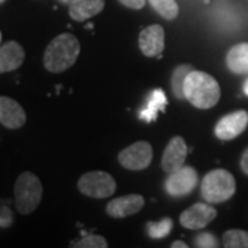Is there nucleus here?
<instances>
[{
  "instance_id": "obj_1",
  "label": "nucleus",
  "mask_w": 248,
  "mask_h": 248,
  "mask_svg": "<svg viewBox=\"0 0 248 248\" xmlns=\"http://www.w3.org/2000/svg\"><path fill=\"white\" fill-rule=\"evenodd\" d=\"M184 94L192 105L197 109H211L221 99L219 83L211 75L202 71L190 72L186 76Z\"/></svg>"
},
{
  "instance_id": "obj_2",
  "label": "nucleus",
  "mask_w": 248,
  "mask_h": 248,
  "mask_svg": "<svg viewBox=\"0 0 248 248\" xmlns=\"http://www.w3.org/2000/svg\"><path fill=\"white\" fill-rule=\"evenodd\" d=\"M80 43L72 33H61L48 43L43 55L45 68L51 73H62L78 61Z\"/></svg>"
},
{
  "instance_id": "obj_3",
  "label": "nucleus",
  "mask_w": 248,
  "mask_h": 248,
  "mask_svg": "<svg viewBox=\"0 0 248 248\" xmlns=\"http://www.w3.org/2000/svg\"><path fill=\"white\" fill-rule=\"evenodd\" d=\"M200 187L202 196L207 203H223L236 193V179L229 171L217 169L205 174Z\"/></svg>"
},
{
  "instance_id": "obj_4",
  "label": "nucleus",
  "mask_w": 248,
  "mask_h": 248,
  "mask_svg": "<svg viewBox=\"0 0 248 248\" xmlns=\"http://www.w3.org/2000/svg\"><path fill=\"white\" fill-rule=\"evenodd\" d=\"M43 199V186L33 172L25 171L16 181L14 202L18 213L22 215L32 214Z\"/></svg>"
},
{
  "instance_id": "obj_5",
  "label": "nucleus",
  "mask_w": 248,
  "mask_h": 248,
  "mask_svg": "<svg viewBox=\"0 0 248 248\" xmlns=\"http://www.w3.org/2000/svg\"><path fill=\"white\" fill-rule=\"evenodd\" d=\"M78 187L87 197L107 199L116 192V181L105 171H90L79 178Z\"/></svg>"
},
{
  "instance_id": "obj_6",
  "label": "nucleus",
  "mask_w": 248,
  "mask_h": 248,
  "mask_svg": "<svg viewBox=\"0 0 248 248\" xmlns=\"http://www.w3.org/2000/svg\"><path fill=\"white\" fill-rule=\"evenodd\" d=\"M199 184V174L190 166H182L177 171L169 174L164 182L167 195L171 197H185L190 195Z\"/></svg>"
},
{
  "instance_id": "obj_7",
  "label": "nucleus",
  "mask_w": 248,
  "mask_h": 248,
  "mask_svg": "<svg viewBox=\"0 0 248 248\" xmlns=\"http://www.w3.org/2000/svg\"><path fill=\"white\" fill-rule=\"evenodd\" d=\"M153 159L152 145L146 141H138L119 153V163L124 169L140 171L149 167Z\"/></svg>"
},
{
  "instance_id": "obj_8",
  "label": "nucleus",
  "mask_w": 248,
  "mask_h": 248,
  "mask_svg": "<svg viewBox=\"0 0 248 248\" xmlns=\"http://www.w3.org/2000/svg\"><path fill=\"white\" fill-rule=\"evenodd\" d=\"M217 210L213 205L205 203H196L189 207L179 217V223L190 231H200L204 229L208 223L215 219Z\"/></svg>"
},
{
  "instance_id": "obj_9",
  "label": "nucleus",
  "mask_w": 248,
  "mask_h": 248,
  "mask_svg": "<svg viewBox=\"0 0 248 248\" xmlns=\"http://www.w3.org/2000/svg\"><path fill=\"white\" fill-rule=\"evenodd\" d=\"M248 125V113L246 110H236L223 116L215 125V135L221 141H231L244 133Z\"/></svg>"
},
{
  "instance_id": "obj_10",
  "label": "nucleus",
  "mask_w": 248,
  "mask_h": 248,
  "mask_svg": "<svg viewBox=\"0 0 248 248\" xmlns=\"http://www.w3.org/2000/svg\"><path fill=\"white\" fill-rule=\"evenodd\" d=\"M187 157V145L182 137H174L167 143L163 157H161V169L166 174H171L185 164Z\"/></svg>"
},
{
  "instance_id": "obj_11",
  "label": "nucleus",
  "mask_w": 248,
  "mask_h": 248,
  "mask_svg": "<svg viewBox=\"0 0 248 248\" xmlns=\"http://www.w3.org/2000/svg\"><path fill=\"white\" fill-rule=\"evenodd\" d=\"M145 205V199L141 195L120 196L110 200L107 205V213L115 219H122L138 214Z\"/></svg>"
},
{
  "instance_id": "obj_12",
  "label": "nucleus",
  "mask_w": 248,
  "mask_h": 248,
  "mask_svg": "<svg viewBox=\"0 0 248 248\" xmlns=\"http://www.w3.org/2000/svg\"><path fill=\"white\" fill-rule=\"evenodd\" d=\"M138 45L145 57H159L164 50V29L159 24L145 28L140 33Z\"/></svg>"
},
{
  "instance_id": "obj_13",
  "label": "nucleus",
  "mask_w": 248,
  "mask_h": 248,
  "mask_svg": "<svg viewBox=\"0 0 248 248\" xmlns=\"http://www.w3.org/2000/svg\"><path fill=\"white\" fill-rule=\"evenodd\" d=\"M0 123L6 128L18 130L27 123V113L16 99L0 97Z\"/></svg>"
},
{
  "instance_id": "obj_14",
  "label": "nucleus",
  "mask_w": 248,
  "mask_h": 248,
  "mask_svg": "<svg viewBox=\"0 0 248 248\" xmlns=\"http://www.w3.org/2000/svg\"><path fill=\"white\" fill-rule=\"evenodd\" d=\"M25 61V50L17 42H7L0 47V73L18 69Z\"/></svg>"
},
{
  "instance_id": "obj_15",
  "label": "nucleus",
  "mask_w": 248,
  "mask_h": 248,
  "mask_svg": "<svg viewBox=\"0 0 248 248\" xmlns=\"http://www.w3.org/2000/svg\"><path fill=\"white\" fill-rule=\"evenodd\" d=\"M68 7L72 19L83 22L102 11L105 7V0H75Z\"/></svg>"
},
{
  "instance_id": "obj_16",
  "label": "nucleus",
  "mask_w": 248,
  "mask_h": 248,
  "mask_svg": "<svg viewBox=\"0 0 248 248\" xmlns=\"http://www.w3.org/2000/svg\"><path fill=\"white\" fill-rule=\"evenodd\" d=\"M226 66L236 75H248V43L232 47L226 54Z\"/></svg>"
},
{
  "instance_id": "obj_17",
  "label": "nucleus",
  "mask_w": 248,
  "mask_h": 248,
  "mask_svg": "<svg viewBox=\"0 0 248 248\" xmlns=\"http://www.w3.org/2000/svg\"><path fill=\"white\" fill-rule=\"evenodd\" d=\"M166 105H167L166 94L163 93V90L156 89L155 91H152V94L148 98L146 107L141 110L140 117H141L142 120H145L146 123H151V122L157 119L159 112H163Z\"/></svg>"
},
{
  "instance_id": "obj_18",
  "label": "nucleus",
  "mask_w": 248,
  "mask_h": 248,
  "mask_svg": "<svg viewBox=\"0 0 248 248\" xmlns=\"http://www.w3.org/2000/svg\"><path fill=\"white\" fill-rule=\"evenodd\" d=\"M193 71L192 65H179L177 66L172 75H171V90L172 94L177 99H185V94H184V84H185L186 76Z\"/></svg>"
},
{
  "instance_id": "obj_19",
  "label": "nucleus",
  "mask_w": 248,
  "mask_h": 248,
  "mask_svg": "<svg viewBox=\"0 0 248 248\" xmlns=\"http://www.w3.org/2000/svg\"><path fill=\"white\" fill-rule=\"evenodd\" d=\"M153 10L167 21H174L179 14V7L175 0H148Z\"/></svg>"
},
{
  "instance_id": "obj_20",
  "label": "nucleus",
  "mask_w": 248,
  "mask_h": 248,
  "mask_svg": "<svg viewBox=\"0 0 248 248\" xmlns=\"http://www.w3.org/2000/svg\"><path fill=\"white\" fill-rule=\"evenodd\" d=\"M222 243L226 248H248V232L240 229L226 231L222 236Z\"/></svg>"
},
{
  "instance_id": "obj_21",
  "label": "nucleus",
  "mask_w": 248,
  "mask_h": 248,
  "mask_svg": "<svg viewBox=\"0 0 248 248\" xmlns=\"http://www.w3.org/2000/svg\"><path fill=\"white\" fill-rule=\"evenodd\" d=\"M172 229V221L170 218H164L160 222H148L146 232L151 239H164L167 237Z\"/></svg>"
},
{
  "instance_id": "obj_22",
  "label": "nucleus",
  "mask_w": 248,
  "mask_h": 248,
  "mask_svg": "<svg viewBox=\"0 0 248 248\" xmlns=\"http://www.w3.org/2000/svg\"><path fill=\"white\" fill-rule=\"evenodd\" d=\"M71 247H78V248H107L108 241L105 237L102 236H98V234H90L86 236L83 239H80L79 241L71 244Z\"/></svg>"
},
{
  "instance_id": "obj_23",
  "label": "nucleus",
  "mask_w": 248,
  "mask_h": 248,
  "mask_svg": "<svg viewBox=\"0 0 248 248\" xmlns=\"http://www.w3.org/2000/svg\"><path fill=\"white\" fill-rule=\"evenodd\" d=\"M195 246L200 248H217L219 247V243L211 233H200L196 236Z\"/></svg>"
},
{
  "instance_id": "obj_24",
  "label": "nucleus",
  "mask_w": 248,
  "mask_h": 248,
  "mask_svg": "<svg viewBox=\"0 0 248 248\" xmlns=\"http://www.w3.org/2000/svg\"><path fill=\"white\" fill-rule=\"evenodd\" d=\"M14 222V214L9 207H0V229H7Z\"/></svg>"
},
{
  "instance_id": "obj_25",
  "label": "nucleus",
  "mask_w": 248,
  "mask_h": 248,
  "mask_svg": "<svg viewBox=\"0 0 248 248\" xmlns=\"http://www.w3.org/2000/svg\"><path fill=\"white\" fill-rule=\"evenodd\" d=\"M124 7L131 10H141L145 7V3L146 0H119Z\"/></svg>"
},
{
  "instance_id": "obj_26",
  "label": "nucleus",
  "mask_w": 248,
  "mask_h": 248,
  "mask_svg": "<svg viewBox=\"0 0 248 248\" xmlns=\"http://www.w3.org/2000/svg\"><path fill=\"white\" fill-rule=\"evenodd\" d=\"M240 167H241V171L248 175V148L244 151L243 156H241V160H240Z\"/></svg>"
},
{
  "instance_id": "obj_27",
  "label": "nucleus",
  "mask_w": 248,
  "mask_h": 248,
  "mask_svg": "<svg viewBox=\"0 0 248 248\" xmlns=\"http://www.w3.org/2000/svg\"><path fill=\"white\" fill-rule=\"evenodd\" d=\"M171 248H187V244L184 241H174L171 244Z\"/></svg>"
},
{
  "instance_id": "obj_28",
  "label": "nucleus",
  "mask_w": 248,
  "mask_h": 248,
  "mask_svg": "<svg viewBox=\"0 0 248 248\" xmlns=\"http://www.w3.org/2000/svg\"><path fill=\"white\" fill-rule=\"evenodd\" d=\"M243 91H244V94L248 97V79L244 81V84H243Z\"/></svg>"
},
{
  "instance_id": "obj_29",
  "label": "nucleus",
  "mask_w": 248,
  "mask_h": 248,
  "mask_svg": "<svg viewBox=\"0 0 248 248\" xmlns=\"http://www.w3.org/2000/svg\"><path fill=\"white\" fill-rule=\"evenodd\" d=\"M58 1H60V3H62V4H68V6H69V4H72L75 0H58Z\"/></svg>"
},
{
  "instance_id": "obj_30",
  "label": "nucleus",
  "mask_w": 248,
  "mask_h": 248,
  "mask_svg": "<svg viewBox=\"0 0 248 248\" xmlns=\"http://www.w3.org/2000/svg\"><path fill=\"white\" fill-rule=\"evenodd\" d=\"M4 1H6V0H0V4H1V3H4Z\"/></svg>"
},
{
  "instance_id": "obj_31",
  "label": "nucleus",
  "mask_w": 248,
  "mask_h": 248,
  "mask_svg": "<svg viewBox=\"0 0 248 248\" xmlns=\"http://www.w3.org/2000/svg\"><path fill=\"white\" fill-rule=\"evenodd\" d=\"M0 42H1V33H0Z\"/></svg>"
}]
</instances>
